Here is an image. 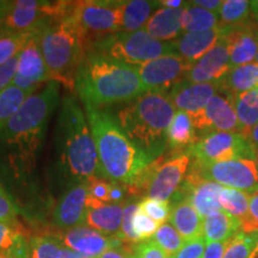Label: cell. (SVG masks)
Instances as JSON below:
<instances>
[{
	"instance_id": "obj_1",
	"label": "cell",
	"mask_w": 258,
	"mask_h": 258,
	"mask_svg": "<svg viewBox=\"0 0 258 258\" xmlns=\"http://www.w3.org/2000/svg\"><path fill=\"white\" fill-rule=\"evenodd\" d=\"M59 83L49 80L28 97L0 131V160L17 178H25L36 169L48 122L59 104Z\"/></svg>"
},
{
	"instance_id": "obj_2",
	"label": "cell",
	"mask_w": 258,
	"mask_h": 258,
	"mask_svg": "<svg viewBox=\"0 0 258 258\" xmlns=\"http://www.w3.org/2000/svg\"><path fill=\"white\" fill-rule=\"evenodd\" d=\"M77 93L85 106L131 103L147 92L137 67L117 62L89 49L76 74Z\"/></svg>"
},
{
	"instance_id": "obj_3",
	"label": "cell",
	"mask_w": 258,
	"mask_h": 258,
	"mask_svg": "<svg viewBox=\"0 0 258 258\" xmlns=\"http://www.w3.org/2000/svg\"><path fill=\"white\" fill-rule=\"evenodd\" d=\"M85 114L95 140L101 178L134 185L153 160L132 143L109 112L85 106Z\"/></svg>"
},
{
	"instance_id": "obj_4",
	"label": "cell",
	"mask_w": 258,
	"mask_h": 258,
	"mask_svg": "<svg viewBox=\"0 0 258 258\" xmlns=\"http://www.w3.org/2000/svg\"><path fill=\"white\" fill-rule=\"evenodd\" d=\"M56 153L59 170L70 186L101 178L95 140L88 118L72 96L61 102L56 122Z\"/></svg>"
},
{
	"instance_id": "obj_5",
	"label": "cell",
	"mask_w": 258,
	"mask_h": 258,
	"mask_svg": "<svg viewBox=\"0 0 258 258\" xmlns=\"http://www.w3.org/2000/svg\"><path fill=\"white\" fill-rule=\"evenodd\" d=\"M175 114L167 93L147 91L120 109L115 120L132 143L154 161L167 147V129Z\"/></svg>"
},
{
	"instance_id": "obj_6",
	"label": "cell",
	"mask_w": 258,
	"mask_h": 258,
	"mask_svg": "<svg viewBox=\"0 0 258 258\" xmlns=\"http://www.w3.org/2000/svg\"><path fill=\"white\" fill-rule=\"evenodd\" d=\"M38 38L49 79L73 90L77 71L90 49L82 30L71 16L51 18L38 28Z\"/></svg>"
},
{
	"instance_id": "obj_7",
	"label": "cell",
	"mask_w": 258,
	"mask_h": 258,
	"mask_svg": "<svg viewBox=\"0 0 258 258\" xmlns=\"http://www.w3.org/2000/svg\"><path fill=\"white\" fill-rule=\"evenodd\" d=\"M90 49L117 62L134 67L176 53L175 41H159L144 29L134 32L120 31L109 35L96 41Z\"/></svg>"
},
{
	"instance_id": "obj_8",
	"label": "cell",
	"mask_w": 258,
	"mask_h": 258,
	"mask_svg": "<svg viewBox=\"0 0 258 258\" xmlns=\"http://www.w3.org/2000/svg\"><path fill=\"white\" fill-rule=\"evenodd\" d=\"M190 163L191 157L188 151L177 153L169 159L158 158L151 163L143 177L127 190L133 195L146 192V198L169 203L184 183Z\"/></svg>"
},
{
	"instance_id": "obj_9",
	"label": "cell",
	"mask_w": 258,
	"mask_h": 258,
	"mask_svg": "<svg viewBox=\"0 0 258 258\" xmlns=\"http://www.w3.org/2000/svg\"><path fill=\"white\" fill-rule=\"evenodd\" d=\"M125 2L86 0L73 2L71 17L82 30L89 47L96 41L122 30Z\"/></svg>"
},
{
	"instance_id": "obj_10",
	"label": "cell",
	"mask_w": 258,
	"mask_h": 258,
	"mask_svg": "<svg viewBox=\"0 0 258 258\" xmlns=\"http://www.w3.org/2000/svg\"><path fill=\"white\" fill-rule=\"evenodd\" d=\"M73 2L16 0L6 12L3 34L35 31L51 18L71 16Z\"/></svg>"
},
{
	"instance_id": "obj_11",
	"label": "cell",
	"mask_w": 258,
	"mask_h": 258,
	"mask_svg": "<svg viewBox=\"0 0 258 258\" xmlns=\"http://www.w3.org/2000/svg\"><path fill=\"white\" fill-rule=\"evenodd\" d=\"M188 153L194 163H219L234 159H256V152L241 133L215 132L203 135L198 143L189 147Z\"/></svg>"
},
{
	"instance_id": "obj_12",
	"label": "cell",
	"mask_w": 258,
	"mask_h": 258,
	"mask_svg": "<svg viewBox=\"0 0 258 258\" xmlns=\"http://www.w3.org/2000/svg\"><path fill=\"white\" fill-rule=\"evenodd\" d=\"M190 171L203 179L212 180L224 188L258 192V169L256 159H234L219 163H192Z\"/></svg>"
},
{
	"instance_id": "obj_13",
	"label": "cell",
	"mask_w": 258,
	"mask_h": 258,
	"mask_svg": "<svg viewBox=\"0 0 258 258\" xmlns=\"http://www.w3.org/2000/svg\"><path fill=\"white\" fill-rule=\"evenodd\" d=\"M192 66L179 54L172 53L137 66V71L147 91L169 93L173 86L185 79Z\"/></svg>"
},
{
	"instance_id": "obj_14",
	"label": "cell",
	"mask_w": 258,
	"mask_h": 258,
	"mask_svg": "<svg viewBox=\"0 0 258 258\" xmlns=\"http://www.w3.org/2000/svg\"><path fill=\"white\" fill-rule=\"evenodd\" d=\"M196 133L207 135L215 132L241 133L231 98L225 93H218L199 114L190 116Z\"/></svg>"
},
{
	"instance_id": "obj_15",
	"label": "cell",
	"mask_w": 258,
	"mask_h": 258,
	"mask_svg": "<svg viewBox=\"0 0 258 258\" xmlns=\"http://www.w3.org/2000/svg\"><path fill=\"white\" fill-rule=\"evenodd\" d=\"M49 79V74L40 47L38 29L30 38L27 46L18 54L17 73L14 79V85L29 95L37 92L36 90Z\"/></svg>"
},
{
	"instance_id": "obj_16",
	"label": "cell",
	"mask_w": 258,
	"mask_h": 258,
	"mask_svg": "<svg viewBox=\"0 0 258 258\" xmlns=\"http://www.w3.org/2000/svg\"><path fill=\"white\" fill-rule=\"evenodd\" d=\"M222 188L224 186L218 183L203 179L190 171L184 183L172 200L173 201L180 199L188 200L200 217L205 219L212 213L222 211L220 205V192Z\"/></svg>"
},
{
	"instance_id": "obj_17",
	"label": "cell",
	"mask_w": 258,
	"mask_h": 258,
	"mask_svg": "<svg viewBox=\"0 0 258 258\" xmlns=\"http://www.w3.org/2000/svg\"><path fill=\"white\" fill-rule=\"evenodd\" d=\"M88 195V182L69 186L54 207L53 221L56 227L67 231L85 224Z\"/></svg>"
},
{
	"instance_id": "obj_18",
	"label": "cell",
	"mask_w": 258,
	"mask_h": 258,
	"mask_svg": "<svg viewBox=\"0 0 258 258\" xmlns=\"http://www.w3.org/2000/svg\"><path fill=\"white\" fill-rule=\"evenodd\" d=\"M220 92V82L195 84L182 80L173 86L167 95L177 111L194 116L202 111L213 97Z\"/></svg>"
},
{
	"instance_id": "obj_19",
	"label": "cell",
	"mask_w": 258,
	"mask_h": 258,
	"mask_svg": "<svg viewBox=\"0 0 258 258\" xmlns=\"http://www.w3.org/2000/svg\"><path fill=\"white\" fill-rule=\"evenodd\" d=\"M61 239L64 247L82 254L85 258H98L106 250L123 243L118 238L108 237L102 232L85 226L64 231Z\"/></svg>"
},
{
	"instance_id": "obj_20",
	"label": "cell",
	"mask_w": 258,
	"mask_h": 258,
	"mask_svg": "<svg viewBox=\"0 0 258 258\" xmlns=\"http://www.w3.org/2000/svg\"><path fill=\"white\" fill-rule=\"evenodd\" d=\"M231 69L230 50L225 35L217 46L196 61L184 80L195 84L217 83L220 82Z\"/></svg>"
},
{
	"instance_id": "obj_21",
	"label": "cell",
	"mask_w": 258,
	"mask_h": 258,
	"mask_svg": "<svg viewBox=\"0 0 258 258\" xmlns=\"http://www.w3.org/2000/svg\"><path fill=\"white\" fill-rule=\"evenodd\" d=\"M230 27L219 25L218 28L203 32H185L175 41L176 51L191 64L213 49L219 41L227 34Z\"/></svg>"
},
{
	"instance_id": "obj_22",
	"label": "cell",
	"mask_w": 258,
	"mask_h": 258,
	"mask_svg": "<svg viewBox=\"0 0 258 258\" xmlns=\"http://www.w3.org/2000/svg\"><path fill=\"white\" fill-rule=\"evenodd\" d=\"M226 41L230 50L231 67L244 66L256 60L258 51V28L247 24L243 27L230 28L226 34Z\"/></svg>"
},
{
	"instance_id": "obj_23",
	"label": "cell",
	"mask_w": 258,
	"mask_h": 258,
	"mask_svg": "<svg viewBox=\"0 0 258 258\" xmlns=\"http://www.w3.org/2000/svg\"><path fill=\"white\" fill-rule=\"evenodd\" d=\"M86 206L88 213L85 224L93 230L102 232L103 234L117 237L123 219V206L121 203H103L90 198L89 195Z\"/></svg>"
},
{
	"instance_id": "obj_24",
	"label": "cell",
	"mask_w": 258,
	"mask_h": 258,
	"mask_svg": "<svg viewBox=\"0 0 258 258\" xmlns=\"http://www.w3.org/2000/svg\"><path fill=\"white\" fill-rule=\"evenodd\" d=\"M182 9L159 8L148 19L144 30L163 42H173L183 32Z\"/></svg>"
},
{
	"instance_id": "obj_25",
	"label": "cell",
	"mask_w": 258,
	"mask_h": 258,
	"mask_svg": "<svg viewBox=\"0 0 258 258\" xmlns=\"http://www.w3.org/2000/svg\"><path fill=\"white\" fill-rule=\"evenodd\" d=\"M170 224L185 241L202 237L203 219L185 199L173 201L170 211Z\"/></svg>"
},
{
	"instance_id": "obj_26",
	"label": "cell",
	"mask_w": 258,
	"mask_h": 258,
	"mask_svg": "<svg viewBox=\"0 0 258 258\" xmlns=\"http://www.w3.org/2000/svg\"><path fill=\"white\" fill-rule=\"evenodd\" d=\"M31 238L17 221L14 224L0 222V257L30 258Z\"/></svg>"
},
{
	"instance_id": "obj_27",
	"label": "cell",
	"mask_w": 258,
	"mask_h": 258,
	"mask_svg": "<svg viewBox=\"0 0 258 258\" xmlns=\"http://www.w3.org/2000/svg\"><path fill=\"white\" fill-rule=\"evenodd\" d=\"M240 232L239 219L232 217L224 211H218L203 219L202 237L206 243L228 241Z\"/></svg>"
},
{
	"instance_id": "obj_28",
	"label": "cell",
	"mask_w": 258,
	"mask_h": 258,
	"mask_svg": "<svg viewBox=\"0 0 258 258\" xmlns=\"http://www.w3.org/2000/svg\"><path fill=\"white\" fill-rule=\"evenodd\" d=\"M221 93L238 95L258 88V63L252 62L231 69L220 80Z\"/></svg>"
},
{
	"instance_id": "obj_29",
	"label": "cell",
	"mask_w": 258,
	"mask_h": 258,
	"mask_svg": "<svg viewBox=\"0 0 258 258\" xmlns=\"http://www.w3.org/2000/svg\"><path fill=\"white\" fill-rule=\"evenodd\" d=\"M228 97L233 104L241 134L247 137L251 129L258 123V88Z\"/></svg>"
},
{
	"instance_id": "obj_30",
	"label": "cell",
	"mask_w": 258,
	"mask_h": 258,
	"mask_svg": "<svg viewBox=\"0 0 258 258\" xmlns=\"http://www.w3.org/2000/svg\"><path fill=\"white\" fill-rule=\"evenodd\" d=\"M199 139L190 115L183 111H176L175 117L167 129V147L189 148L198 143Z\"/></svg>"
},
{
	"instance_id": "obj_31",
	"label": "cell",
	"mask_w": 258,
	"mask_h": 258,
	"mask_svg": "<svg viewBox=\"0 0 258 258\" xmlns=\"http://www.w3.org/2000/svg\"><path fill=\"white\" fill-rule=\"evenodd\" d=\"M159 6L160 2H148V0L125 2L121 31L134 32L143 30L148 19L152 17L154 10Z\"/></svg>"
},
{
	"instance_id": "obj_32",
	"label": "cell",
	"mask_w": 258,
	"mask_h": 258,
	"mask_svg": "<svg viewBox=\"0 0 258 258\" xmlns=\"http://www.w3.org/2000/svg\"><path fill=\"white\" fill-rule=\"evenodd\" d=\"M220 23L219 15L207 10L191 5L190 2L183 8L182 29L183 32H203L218 28Z\"/></svg>"
},
{
	"instance_id": "obj_33",
	"label": "cell",
	"mask_w": 258,
	"mask_h": 258,
	"mask_svg": "<svg viewBox=\"0 0 258 258\" xmlns=\"http://www.w3.org/2000/svg\"><path fill=\"white\" fill-rule=\"evenodd\" d=\"M251 17L250 2L247 0H226L219 12V18L222 25L230 28L247 25Z\"/></svg>"
},
{
	"instance_id": "obj_34",
	"label": "cell",
	"mask_w": 258,
	"mask_h": 258,
	"mask_svg": "<svg viewBox=\"0 0 258 258\" xmlns=\"http://www.w3.org/2000/svg\"><path fill=\"white\" fill-rule=\"evenodd\" d=\"M29 96L30 95L28 92L17 88L14 84L0 92V131L21 109Z\"/></svg>"
},
{
	"instance_id": "obj_35",
	"label": "cell",
	"mask_w": 258,
	"mask_h": 258,
	"mask_svg": "<svg viewBox=\"0 0 258 258\" xmlns=\"http://www.w3.org/2000/svg\"><path fill=\"white\" fill-rule=\"evenodd\" d=\"M250 195L241 190L222 188L220 192V205L222 211L237 219H243L250 207Z\"/></svg>"
},
{
	"instance_id": "obj_36",
	"label": "cell",
	"mask_w": 258,
	"mask_h": 258,
	"mask_svg": "<svg viewBox=\"0 0 258 258\" xmlns=\"http://www.w3.org/2000/svg\"><path fill=\"white\" fill-rule=\"evenodd\" d=\"M37 30V29H36ZM35 31L21 32V34H2L0 35V66L8 62L12 57L17 56L21 50L27 46Z\"/></svg>"
},
{
	"instance_id": "obj_37",
	"label": "cell",
	"mask_w": 258,
	"mask_h": 258,
	"mask_svg": "<svg viewBox=\"0 0 258 258\" xmlns=\"http://www.w3.org/2000/svg\"><path fill=\"white\" fill-rule=\"evenodd\" d=\"M154 243L160 247L169 257H172L173 254L178 252L180 247L185 243L175 227L169 222L160 225L158 230L153 235Z\"/></svg>"
},
{
	"instance_id": "obj_38",
	"label": "cell",
	"mask_w": 258,
	"mask_h": 258,
	"mask_svg": "<svg viewBox=\"0 0 258 258\" xmlns=\"http://www.w3.org/2000/svg\"><path fill=\"white\" fill-rule=\"evenodd\" d=\"M258 244V232L245 233L238 232L228 240L222 258H249L254 246Z\"/></svg>"
},
{
	"instance_id": "obj_39",
	"label": "cell",
	"mask_w": 258,
	"mask_h": 258,
	"mask_svg": "<svg viewBox=\"0 0 258 258\" xmlns=\"http://www.w3.org/2000/svg\"><path fill=\"white\" fill-rule=\"evenodd\" d=\"M30 258H60L62 246L59 238L53 235H35L30 240Z\"/></svg>"
},
{
	"instance_id": "obj_40",
	"label": "cell",
	"mask_w": 258,
	"mask_h": 258,
	"mask_svg": "<svg viewBox=\"0 0 258 258\" xmlns=\"http://www.w3.org/2000/svg\"><path fill=\"white\" fill-rule=\"evenodd\" d=\"M138 208L145 213L148 218L156 221L158 225L165 224V221L170 218V203L161 202L158 200L145 198L143 201L138 203Z\"/></svg>"
},
{
	"instance_id": "obj_41",
	"label": "cell",
	"mask_w": 258,
	"mask_h": 258,
	"mask_svg": "<svg viewBox=\"0 0 258 258\" xmlns=\"http://www.w3.org/2000/svg\"><path fill=\"white\" fill-rule=\"evenodd\" d=\"M138 211V205L134 202H127L123 208V219H122L120 233L116 238L123 241L125 244H138L140 239L134 231V217Z\"/></svg>"
},
{
	"instance_id": "obj_42",
	"label": "cell",
	"mask_w": 258,
	"mask_h": 258,
	"mask_svg": "<svg viewBox=\"0 0 258 258\" xmlns=\"http://www.w3.org/2000/svg\"><path fill=\"white\" fill-rule=\"evenodd\" d=\"M134 231L139 237L140 241L148 240L151 237H153L158 230V225L156 221H153L152 219L148 218L145 213H143L140 209L138 208L137 213H135L134 217Z\"/></svg>"
},
{
	"instance_id": "obj_43",
	"label": "cell",
	"mask_w": 258,
	"mask_h": 258,
	"mask_svg": "<svg viewBox=\"0 0 258 258\" xmlns=\"http://www.w3.org/2000/svg\"><path fill=\"white\" fill-rule=\"evenodd\" d=\"M18 208L14 199L0 184V222L14 224L17 221Z\"/></svg>"
},
{
	"instance_id": "obj_44",
	"label": "cell",
	"mask_w": 258,
	"mask_h": 258,
	"mask_svg": "<svg viewBox=\"0 0 258 258\" xmlns=\"http://www.w3.org/2000/svg\"><path fill=\"white\" fill-rule=\"evenodd\" d=\"M239 221L241 232H245V233L258 232V192H253L250 195L249 212Z\"/></svg>"
},
{
	"instance_id": "obj_45",
	"label": "cell",
	"mask_w": 258,
	"mask_h": 258,
	"mask_svg": "<svg viewBox=\"0 0 258 258\" xmlns=\"http://www.w3.org/2000/svg\"><path fill=\"white\" fill-rule=\"evenodd\" d=\"M88 194L97 201L110 203V182L103 178H91L88 180Z\"/></svg>"
},
{
	"instance_id": "obj_46",
	"label": "cell",
	"mask_w": 258,
	"mask_h": 258,
	"mask_svg": "<svg viewBox=\"0 0 258 258\" xmlns=\"http://www.w3.org/2000/svg\"><path fill=\"white\" fill-rule=\"evenodd\" d=\"M206 240L203 237L185 241L178 252L170 258H202L206 250Z\"/></svg>"
},
{
	"instance_id": "obj_47",
	"label": "cell",
	"mask_w": 258,
	"mask_h": 258,
	"mask_svg": "<svg viewBox=\"0 0 258 258\" xmlns=\"http://www.w3.org/2000/svg\"><path fill=\"white\" fill-rule=\"evenodd\" d=\"M135 258H170L152 239L140 241L134 247Z\"/></svg>"
},
{
	"instance_id": "obj_48",
	"label": "cell",
	"mask_w": 258,
	"mask_h": 258,
	"mask_svg": "<svg viewBox=\"0 0 258 258\" xmlns=\"http://www.w3.org/2000/svg\"><path fill=\"white\" fill-rule=\"evenodd\" d=\"M17 66L18 55L0 66V92L12 85L16 73H17Z\"/></svg>"
},
{
	"instance_id": "obj_49",
	"label": "cell",
	"mask_w": 258,
	"mask_h": 258,
	"mask_svg": "<svg viewBox=\"0 0 258 258\" xmlns=\"http://www.w3.org/2000/svg\"><path fill=\"white\" fill-rule=\"evenodd\" d=\"M137 244L122 243L118 246L106 250L98 258H134V247Z\"/></svg>"
},
{
	"instance_id": "obj_50",
	"label": "cell",
	"mask_w": 258,
	"mask_h": 258,
	"mask_svg": "<svg viewBox=\"0 0 258 258\" xmlns=\"http://www.w3.org/2000/svg\"><path fill=\"white\" fill-rule=\"evenodd\" d=\"M228 241L222 243H207L202 258H222Z\"/></svg>"
},
{
	"instance_id": "obj_51",
	"label": "cell",
	"mask_w": 258,
	"mask_h": 258,
	"mask_svg": "<svg viewBox=\"0 0 258 258\" xmlns=\"http://www.w3.org/2000/svg\"><path fill=\"white\" fill-rule=\"evenodd\" d=\"M190 4L219 15L222 6V2L221 0H192V2H190Z\"/></svg>"
},
{
	"instance_id": "obj_52",
	"label": "cell",
	"mask_w": 258,
	"mask_h": 258,
	"mask_svg": "<svg viewBox=\"0 0 258 258\" xmlns=\"http://www.w3.org/2000/svg\"><path fill=\"white\" fill-rule=\"evenodd\" d=\"M127 188L121 183L110 182V203H121L124 200V192Z\"/></svg>"
},
{
	"instance_id": "obj_53",
	"label": "cell",
	"mask_w": 258,
	"mask_h": 258,
	"mask_svg": "<svg viewBox=\"0 0 258 258\" xmlns=\"http://www.w3.org/2000/svg\"><path fill=\"white\" fill-rule=\"evenodd\" d=\"M185 5L186 2H182V0H160V8L182 9Z\"/></svg>"
},
{
	"instance_id": "obj_54",
	"label": "cell",
	"mask_w": 258,
	"mask_h": 258,
	"mask_svg": "<svg viewBox=\"0 0 258 258\" xmlns=\"http://www.w3.org/2000/svg\"><path fill=\"white\" fill-rule=\"evenodd\" d=\"M246 138L254 152H258V123L251 129V132L247 134Z\"/></svg>"
},
{
	"instance_id": "obj_55",
	"label": "cell",
	"mask_w": 258,
	"mask_h": 258,
	"mask_svg": "<svg viewBox=\"0 0 258 258\" xmlns=\"http://www.w3.org/2000/svg\"><path fill=\"white\" fill-rule=\"evenodd\" d=\"M11 5V2H0V35L3 34V27H4V21L6 12Z\"/></svg>"
},
{
	"instance_id": "obj_56",
	"label": "cell",
	"mask_w": 258,
	"mask_h": 258,
	"mask_svg": "<svg viewBox=\"0 0 258 258\" xmlns=\"http://www.w3.org/2000/svg\"><path fill=\"white\" fill-rule=\"evenodd\" d=\"M60 258H85V257H83L82 254L74 252V251L67 249V247L63 246L62 249H61Z\"/></svg>"
},
{
	"instance_id": "obj_57",
	"label": "cell",
	"mask_w": 258,
	"mask_h": 258,
	"mask_svg": "<svg viewBox=\"0 0 258 258\" xmlns=\"http://www.w3.org/2000/svg\"><path fill=\"white\" fill-rule=\"evenodd\" d=\"M250 10H251V18L258 25V0L250 2Z\"/></svg>"
},
{
	"instance_id": "obj_58",
	"label": "cell",
	"mask_w": 258,
	"mask_h": 258,
	"mask_svg": "<svg viewBox=\"0 0 258 258\" xmlns=\"http://www.w3.org/2000/svg\"><path fill=\"white\" fill-rule=\"evenodd\" d=\"M249 258H258V244L254 246V249L252 250V252H251Z\"/></svg>"
},
{
	"instance_id": "obj_59",
	"label": "cell",
	"mask_w": 258,
	"mask_h": 258,
	"mask_svg": "<svg viewBox=\"0 0 258 258\" xmlns=\"http://www.w3.org/2000/svg\"><path fill=\"white\" fill-rule=\"evenodd\" d=\"M256 163H257V169H258V152H256Z\"/></svg>"
},
{
	"instance_id": "obj_60",
	"label": "cell",
	"mask_w": 258,
	"mask_h": 258,
	"mask_svg": "<svg viewBox=\"0 0 258 258\" xmlns=\"http://www.w3.org/2000/svg\"><path fill=\"white\" fill-rule=\"evenodd\" d=\"M256 62L258 63V51H257V56H256Z\"/></svg>"
},
{
	"instance_id": "obj_61",
	"label": "cell",
	"mask_w": 258,
	"mask_h": 258,
	"mask_svg": "<svg viewBox=\"0 0 258 258\" xmlns=\"http://www.w3.org/2000/svg\"><path fill=\"white\" fill-rule=\"evenodd\" d=\"M0 258H2V257H0Z\"/></svg>"
},
{
	"instance_id": "obj_62",
	"label": "cell",
	"mask_w": 258,
	"mask_h": 258,
	"mask_svg": "<svg viewBox=\"0 0 258 258\" xmlns=\"http://www.w3.org/2000/svg\"><path fill=\"white\" fill-rule=\"evenodd\" d=\"M134 258H135V257H134Z\"/></svg>"
}]
</instances>
